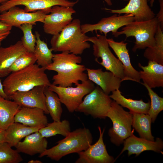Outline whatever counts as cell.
<instances>
[{
  "label": "cell",
  "instance_id": "obj_9",
  "mask_svg": "<svg viewBox=\"0 0 163 163\" xmlns=\"http://www.w3.org/2000/svg\"><path fill=\"white\" fill-rule=\"evenodd\" d=\"M112 101L109 95L97 85L85 96L75 111L90 115L94 118L105 119Z\"/></svg>",
  "mask_w": 163,
  "mask_h": 163
},
{
  "label": "cell",
  "instance_id": "obj_19",
  "mask_svg": "<svg viewBox=\"0 0 163 163\" xmlns=\"http://www.w3.org/2000/svg\"><path fill=\"white\" fill-rule=\"evenodd\" d=\"M88 79L99 86L106 94L119 89L121 79L110 71H103L102 69L86 68Z\"/></svg>",
  "mask_w": 163,
  "mask_h": 163
},
{
  "label": "cell",
  "instance_id": "obj_36",
  "mask_svg": "<svg viewBox=\"0 0 163 163\" xmlns=\"http://www.w3.org/2000/svg\"><path fill=\"white\" fill-rule=\"evenodd\" d=\"M160 9L155 17L159 24L161 29L163 30V0H159Z\"/></svg>",
  "mask_w": 163,
  "mask_h": 163
},
{
  "label": "cell",
  "instance_id": "obj_11",
  "mask_svg": "<svg viewBox=\"0 0 163 163\" xmlns=\"http://www.w3.org/2000/svg\"><path fill=\"white\" fill-rule=\"evenodd\" d=\"M76 12L72 7L59 5L52 7L43 23L44 32L52 35L58 34L72 22V16Z\"/></svg>",
  "mask_w": 163,
  "mask_h": 163
},
{
  "label": "cell",
  "instance_id": "obj_42",
  "mask_svg": "<svg viewBox=\"0 0 163 163\" xmlns=\"http://www.w3.org/2000/svg\"><path fill=\"white\" fill-rule=\"evenodd\" d=\"M28 163H42V162L39 160H31L28 162Z\"/></svg>",
  "mask_w": 163,
  "mask_h": 163
},
{
  "label": "cell",
  "instance_id": "obj_17",
  "mask_svg": "<svg viewBox=\"0 0 163 163\" xmlns=\"http://www.w3.org/2000/svg\"><path fill=\"white\" fill-rule=\"evenodd\" d=\"M107 41L109 46L113 50L123 65L124 81L131 80L140 83L139 72L133 68L131 62L129 51L127 48V43L123 41L116 42L112 38L107 39Z\"/></svg>",
  "mask_w": 163,
  "mask_h": 163
},
{
  "label": "cell",
  "instance_id": "obj_31",
  "mask_svg": "<svg viewBox=\"0 0 163 163\" xmlns=\"http://www.w3.org/2000/svg\"><path fill=\"white\" fill-rule=\"evenodd\" d=\"M38 131L43 137L46 138L57 134H60L65 137L71 132L70 123L66 120L60 121H53L48 123L45 126Z\"/></svg>",
  "mask_w": 163,
  "mask_h": 163
},
{
  "label": "cell",
  "instance_id": "obj_23",
  "mask_svg": "<svg viewBox=\"0 0 163 163\" xmlns=\"http://www.w3.org/2000/svg\"><path fill=\"white\" fill-rule=\"evenodd\" d=\"M139 66L142 69L139 72L140 77L151 88L163 87V65L149 61L147 66L139 63Z\"/></svg>",
  "mask_w": 163,
  "mask_h": 163
},
{
  "label": "cell",
  "instance_id": "obj_5",
  "mask_svg": "<svg viewBox=\"0 0 163 163\" xmlns=\"http://www.w3.org/2000/svg\"><path fill=\"white\" fill-rule=\"evenodd\" d=\"M159 24L156 18L146 21H133L123 27L113 36L115 37L124 34L126 38L134 37L135 45L132 51L143 49L154 46L155 44V36Z\"/></svg>",
  "mask_w": 163,
  "mask_h": 163
},
{
  "label": "cell",
  "instance_id": "obj_38",
  "mask_svg": "<svg viewBox=\"0 0 163 163\" xmlns=\"http://www.w3.org/2000/svg\"><path fill=\"white\" fill-rule=\"evenodd\" d=\"M0 96H1L5 99H9L7 95L5 94L3 89L2 83L1 80L0 79Z\"/></svg>",
  "mask_w": 163,
  "mask_h": 163
},
{
  "label": "cell",
  "instance_id": "obj_39",
  "mask_svg": "<svg viewBox=\"0 0 163 163\" xmlns=\"http://www.w3.org/2000/svg\"><path fill=\"white\" fill-rule=\"evenodd\" d=\"M10 31L0 34V46L1 45L2 42L10 34Z\"/></svg>",
  "mask_w": 163,
  "mask_h": 163
},
{
  "label": "cell",
  "instance_id": "obj_40",
  "mask_svg": "<svg viewBox=\"0 0 163 163\" xmlns=\"http://www.w3.org/2000/svg\"><path fill=\"white\" fill-rule=\"evenodd\" d=\"M5 130L0 129V143L5 142Z\"/></svg>",
  "mask_w": 163,
  "mask_h": 163
},
{
  "label": "cell",
  "instance_id": "obj_20",
  "mask_svg": "<svg viewBox=\"0 0 163 163\" xmlns=\"http://www.w3.org/2000/svg\"><path fill=\"white\" fill-rule=\"evenodd\" d=\"M44 111L38 108L21 107L15 115L14 122L40 129L45 126L48 119Z\"/></svg>",
  "mask_w": 163,
  "mask_h": 163
},
{
  "label": "cell",
  "instance_id": "obj_10",
  "mask_svg": "<svg viewBox=\"0 0 163 163\" xmlns=\"http://www.w3.org/2000/svg\"><path fill=\"white\" fill-rule=\"evenodd\" d=\"M51 8L27 12L17 6H14L2 13L0 15V20L12 27L19 28L24 24L35 25L37 22L43 23L46 15L49 13Z\"/></svg>",
  "mask_w": 163,
  "mask_h": 163
},
{
  "label": "cell",
  "instance_id": "obj_6",
  "mask_svg": "<svg viewBox=\"0 0 163 163\" xmlns=\"http://www.w3.org/2000/svg\"><path fill=\"white\" fill-rule=\"evenodd\" d=\"M107 117L113 123V126L109 130L108 134L111 142L119 146L133 133L132 131V114L125 111L122 107L112 101Z\"/></svg>",
  "mask_w": 163,
  "mask_h": 163
},
{
  "label": "cell",
  "instance_id": "obj_4",
  "mask_svg": "<svg viewBox=\"0 0 163 163\" xmlns=\"http://www.w3.org/2000/svg\"><path fill=\"white\" fill-rule=\"evenodd\" d=\"M93 137L89 129L79 128L71 132L63 139L57 142V144L50 149H46L39 155L58 161L64 156L72 153H77L86 149L91 144Z\"/></svg>",
  "mask_w": 163,
  "mask_h": 163
},
{
  "label": "cell",
  "instance_id": "obj_13",
  "mask_svg": "<svg viewBox=\"0 0 163 163\" xmlns=\"http://www.w3.org/2000/svg\"><path fill=\"white\" fill-rule=\"evenodd\" d=\"M98 129L100 133L98 140L85 150L78 153V158L75 163H112L115 161L113 157L108 154L103 141L104 129L102 131L98 126Z\"/></svg>",
  "mask_w": 163,
  "mask_h": 163
},
{
  "label": "cell",
  "instance_id": "obj_33",
  "mask_svg": "<svg viewBox=\"0 0 163 163\" xmlns=\"http://www.w3.org/2000/svg\"><path fill=\"white\" fill-rule=\"evenodd\" d=\"M142 84L146 88L151 99L150 105L148 114L151 117L152 122L154 123L158 114L163 110V98L159 97L146 85Z\"/></svg>",
  "mask_w": 163,
  "mask_h": 163
},
{
  "label": "cell",
  "instance_id": "obj_21",
  "mask_svg": "<svg viewBox=\"0 0 163 163\" xmlns=\"http://www.w3.org/2000/svg\"><path fill=\"white\" fill-rule=\"evenodd\" d=\"M48 142L38 131L34 132L25 137L22 142H20L15 146L18 152L30 155L40 154L46 149Z\"/></svg>",
  "mask_w": 163,
  "mask_h": 163
},
{
  "label": "cell",
  "instance_id": "obj_7",
  "mask_svg": "<svg viewBox=\"0 0 163 163\" xmlns=\"http://www.w3.org/2000/svg\"><path fill=\"white\" fill-rule=\"evenodd\" d=\"M106 36L97 34L96 36L88 37L87 41L93 43V54L96 59L101 58L102 61H96L105 69L124 81L123 67L120 60L110 50Z\"/></svg>",
  "mask_w": 163,
  "mask_h": 163
},
{
  "label": "cell",
  "instance_id": "obj_14",
  "mask_svg": "<svg viewBox=\"0 0 163 163\" xmlns=\"http://www.w3.org/2000/svg\"><path fill=\"white\" fill-rule=\"evenodd\" d=\"M77 3L71 0H10L0 5V12L20 5L24 6L26 11L33 12L50 9L56 5L73 7Z\"/></svg>",
  "mask_w": 163,
  "mask_h": 163
},
{
  "label": "cell",
  "instance_id": "obj_35",
  "mask_svg": "<svg viewBox=\"0 0 163 163\" xmlns=\"http://www.w3.org/2000/svg\"><path fill=\"white\" fill-rule=\"evenodd\" d=\"M33 25L31 24H24L19 28L23 34L21 40L23 46L27 51L34 53L36 39L35 35L32 33Z\"/></svg>",
  "mask_w": 163,
  "mask_h": 163
},
{
  "label": "cell",
  "instance_id": "obj_34",
  "mask_svg": "<svg viewBox=\"0 0 163 163\" xmlns=\"http://www.w3.org/2000/svg\"><path fill=\"white\" fill-rule=\"evenodd\" d=\"M36 58L34 53L27 51L19 56L9 68L10 74L12 72L19 71L35 64Z\"/></svg>",
  "mask_w": 163,
  "mask_h": 163
},
{
  "label": "cell",
  "instance_id": "obj_12",
  "mask_svg": "<svg viewBox=\"0 0 163 163\" xmlns=\"http://www.w3.org/2000/svg\"><path fill=\"white\" fill-rule=\"evenodd\" d=\"M134 21L133 15L131 14H124L121 15L114 14L108 17L102 18L94 24L86 23L81 25L82 32L84 34L94 31H99L107 36V34L111 32L114 35L119 29Z\"/></svg>",
  "mask_w": 163,
  "mask_h": 163
},
{
  "label": "cell",
  "instance_id": "obj_18",
  "mask_svg": "<svg viewBox=\"0 0 163 163\" xmlns=\"http://www.w3.org/2000/svg\"><path fill=\"white\" fill-rule=\"evenodd\" d=\"M129 1L124 8L113 9L107 8L104 9L109 12L120 15L131 14L134 16V21H143L151 19L155 17V14L148 4V0H123Z\"/></svg>",
  "mask_w": 163,
  "mask_h": 163
},
{
  "label": "cell",
  "instance_id": "obj_2",
  "mask_svg": "<svg viewBox=\"0 0 163 163\" xmlns=\"http://www.w3.org/2000/svg\"><path fill=\"white\" fill-rule=\"evenodd\" d=\"M46 70L45 67L35 64L11 72L2 82L5 94L8 98L16 92L27 91L37 86L49 87L51 83Z\"/></svg>",
  "mask_w": 163,
  "mask_h": 163
},
{
  "label": "cell",
  "instance_id": "obj_28",
  "mask_svg": "<svg viewBox=\"0 0 163 163\" xmlns=\"http://www.w3.org/2000/svg\"><path fill=\"white\" fill-rule=\"evenodd\" d=\"M35 35L36 40L34 53L37 59L36 62L39 66L45 67L52 62L53 51L49 48L46 43L41 40L38 31H35Z\"/></svg>",
  "mask_w": 163,
  "mask_h": 163
},
{
  "label": "cell",
  "instance_id": "obj_1",
  "mask_svg": "<svg viewBox=\"0 0 163 163\" xmlns=\"http://www.w3.org/2000/svg\"><path fill=\"white\" fill-rule=\"evenodd\" d=\"M82 57L68 52L53 54L51 63L46 66V70L57 72L52 78V84L62 87L75 85L88 79L87 74L85 73L86 68L81 65Z\"/></svg>",
  "mask_w": 163,
  "mask_h": 163
},
{
  "label": "cell",
  "instance_id": "obj_27",
  "mask_svg": "<svg viewBox=\"0 0 163 163\" xmlns=\"http://www.w3.org/2000/svg\"><path fill=\"white\" fill-rule=\"evenodd\" d=\"M133 115L132 126L139 134L141 138L154 141V137L151 131L152 118L148 114L134 112L130 111Z\"/></svg>",
  "mask_w": 163,
  "mask_h": 163
},
{
  "label": "cell",
  "instance_id": "obj_8",
  "mask_svg": "<svg viewBox=\"0 0 163 163\" xmlns=\"http://www.w3.org/2000/svg\"><path fill=\"white\" fill-rule=\"evenodd\" d=\"M75 86L74 87H62L51 84L48 87L50 90L57 94L61 103L70 113L75 111L85 96L95 87L94 83L88 79Z\"/></svg>",
  "mask_w": 163,
  "mask_h": 163
},
{
  "label": "cell",
  "instance_id": "obj_3",
  "mask_svg": "<svg viewBox=\"0 0 163 163\" xmlns=\"http://www.w3.org/2000/svg\"><path fill=\"white\" fill-rule=\"evenodd\" d=\"M81 25L79 19L73 20L60 33L53 35L50 41L52 50L78 55L89 48L90 44L87 41L88 37L82 32Z\"/></svg>",
  "mask_w": 163,
  "mask_h": 163
},
{
  "label": "cell",
  "instance_id": "obj_15",
  "mask_svg": "<svg viewBox=\"0 0 163 163\" xmlns=\"http://www.w3.org/2000/svg\"><path fill=\"white\" fill-rule=\"evenodd\" d=\"M44 85L36 86L26 91L16 92L10 96L9 99L17 102L21 107L38 108L49 114L45 104Z\"/></svg>",
  "mask_w": 163,
  "mask_h": 163
},
{
  "label": "cell",
  "instance_id": "obj_30",
  "mask_svg": "<svg viewBox=\"0 0 163 163\" xmlns=\"http://www.w3.org/2000/svg\"><path fill=\"white\" fill-rule=\"evenodd\" d=\"M163 30L159 24L155 36V45L146 48L144 53V57L149 61L155 62L163 65Z\"/></svg>",
  "mask_w": 163,
  "mask_h": 163
},
{
  "label": "cell",
  "instance_id": "obj_37",
  "mask_svg": "<svg viewBox=\"0 0 163 163\" xmlns=\"http://www.w3.org/2000/svg\"><path fill=\"white\" fill-rule=\"evenodd\" d=\"M12 28V26L2 22L0 20V34L10 31Z\"/></svg>",
  "mask_w": 163,
  "mask_h": 163
},
{
  "label": "cell",
  "instance_id": "obj_44",
  "mask_svg": "<svg viewBox=\"0 0 163 163\" xmlns=\"http://www.w3.org/2000/svg\"><path fill=\"white\" fill-rule=\"evenodd\" d=\"M9 0H0V3L1 4L2 3L6 2Z\"/></svg>",
  "mask_w": 163,
  "mask_h": 163
},
{
  "label": "cell",
  "instance_id": "obj_45",
  "mask_svg": "<svg viewBox=\"0 0 163 163\" xmlns=\"http://www.w3.org/2000/svg\"></svg>",
  "mask_w": 163,
  "mask_h": 163
},
{
  "label": "cell",
  "instance_id": "obj_16",
  "mask_svg": "<svg viewBox=\"0 0 163 163\" xmlns=\"http://www.w3.org/2000/svg\"><path fill=\"white\" fill-rule=\"evenodd\" d=\"M123 143V147L118 157L126 150L128 151L129 156L135 154L136 156L145 151H152L163 154V142L159 138H156L155 141H150L138 137L133 133Z\"/></svg>",
  "mask_w": 163,
  "mask_h": 163
},
{
  "label": "cell",
  "instance_id": "obj_32",
  "mask_svg": "<svg viewBox=\"0 0 163 163\" xmlns=\"http://www.w3.org/2000/svg\"><path fill=\"white\" fill-rule=\"evenodd\" d=\"M23 160L19 152L7 142L0 143V163H19Z\"/></svg>",
  "mask_w": 163,
  "mask_h": 163
},
{
  "label": "cell",
  "instance_id": "obj_25",
  "mask_svg": "<svg viewBox=\"0 0 163 163\" xmlns=\"http://www.w3.org/2000/svg\"><path fill=\"white\" fill-rule=\"evenodd\" d=\"M21 107L16 102L0 96V129L5 130L14 122V117Z\"/></svg>",
  "mask_w": 163,
  "mask_h": 163
},
{
  "label": "cell",
  "instance_id": "obj_24",
  "mask_svg": "<svg viewBox=\"0 0 163 163\" xmlns=\"http://www.w3.org/2000/svg\"><path fill=\"white\" fill-rule=\"evenodd\" d=\"M40 129L39 128L31 127L14 122L5 130V142L11 147H15L23 138Z\"/></svg>",
  "mask_w": 163,
  "mask_h": 163
},
{
  "label": "cell",
  "instance_id": "obj_43",
  "mask_svg": "<svg viewBox=\"0 0 163 163\" xmlns=\"http://www.w3.org/2000/svg\"><path fill=\"white\" fill-rule=\"evenodd\" d=\"M149 1L150 4V6L152 7L153 6V4L155 0H148Z\"/></svg>",
  "mask_w": 163,
  "mask_h": 163
},
{
  "label": "cell",
  "instance_id": "obj_29",
  "mask_svg": "<svg viewBox=\"0 0 163 163\" xmlns=\"http://www.w3.org/2000/svg\"><path fill=\"white\" fill-rule=\"evenodd\" d=\"M46 108L53 121H60L62 113L61 102L57 94L45 87L44 90Z\"/></svg>",
  "mask_w": 163,
  "mask_h": 163
},
{
  "label": "cell",
  "instance_id": "obj_41",
  "mask_svg": "<svg viewBox=\"0 0 163 163\" xmlns=\"http://www.w3.org/2000/svg\"><path fill=\"white\" fill-rule=\"evenodd\" d=\"M109 6H111L112 5V2L111 0H103ZM79 0H76V1L78 2Z\"/></svg>",
  "mask_w": 163,
  "mask_h": 163
},
{
  "label": "cell",
  "instance_id": "obj_22",
  "mask_svg": "<svg viewBox=\"0 0 163 163\" xmlns=\"http://www.w3.org/2000/svg\"><path fill=\"white\" fill-rule=\"evenodd\" d=\"M27 51L21 40L9 46L0 47V77L8 75L9 69L14 61Z\"/></svg>",
  "mask_w": 163,
  "mask_h": 163
},
{
  "label": "cell",
  "instance_id": "obj_26",
  "mask_svg": "<svg viewBox=\"0 0 163 163\" xmlns=\"http://www.w3.org/2000/svg\"><path fill=\"white\" fill-rule=\"evenodd\" d=\"M110 97L122 107L128 109L130 111L134 112L148 114L150 102H144L142 99L133 100L127 98L123 96L119 89L112 92Z\"/></svg>",
  "mask_w": 163,
  "mask_h": 163
}]
</instances>
